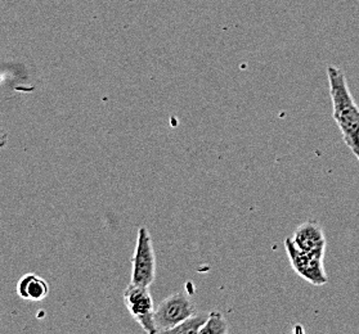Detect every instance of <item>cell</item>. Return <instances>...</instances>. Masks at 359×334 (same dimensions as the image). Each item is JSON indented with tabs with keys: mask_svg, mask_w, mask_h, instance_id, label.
I'll return each mask as SVG.
<instances>
[{
	"mask_svg": "<svg viewBox=\"0 0 359 334\" xmlns=\"http://www.w3.org/2000/svg\"><path fill=\"white\" fill-rule=\"evenodd\" d=\"M330 95L332 102V116L344 143L349 147L359 162V107L354 101L345 74L336 66L327 67Z\"/></svg>",
	"mask_w": 359,
	"mask_h": 334,
	"instance_id": "6da1fadb",
	"label": "cell"
},
{
	"mask_svg": "<svg viewBox=\"0 0 359 334\" xmlns=\"http://www.w3.org/2000/svg\"><path fill=\"white\" fill-rule=\"evenodd\" d=\"M132 279L130 283L143 287H151L156 278V253L149 230L146 226L138 229L137 244L132 257Z\"/></svg>",
	"mask_w": 359,
	"mask_h": 334,
	"instance_id": "7a4b0ae2",
	"label": "cell"
},
{
	"mask_svg": "<svg viewBox=\"0 0 359 334\" xmlns=\"http://www.w3.org/2000/svg\"><path fill=\"white\" fill-rule=\"evenodd\" d=\"M124 303L132 318L146 333L157 334L155 326L156 305L154 302L149 287L130 283L124 291Z\"/></svg>",
	"mask_w": 359,
	"mask_h": 334,
	"instance_id": "3957f363",
	"label": "cell"
},
{
	"mask_svg": "<svg viewBox=\"0 0 359 334\" xmlns=\"http://www.w3.org/2000/svg\"><path fill=\"white\" fill-rule=\"evenodd\" d=\"M196 312L195 305L189 295L178 292L166 297L158 303L155 310V326L157 333H169L174 326Z\"/></svg>",
	"mask_w": 359,
	"mask_h": 334,
	"instance_id": "277c9868",
	"label": "cell"
},
{
	"mask_svg": "<svg viewBox=\"0 0 359 334\" xmlns=\"http://www.w3.org/2000/svg\"><path fill=\"white\" fill-rule=\"evenodd\" d=\"M285 249L289 256L290 264L299 277L313 286H325L328 277L323 266V257L314 256L297 249L291 237L285 239Z\"/></svg>",
	"mask_w": 359,
	"mask_h": 334,
	"instance_id": "5b68a950",
	"label": "cell"
},
{
	"mask_svg": "<svg viewBox=\"0 0 359 334\" xmlns=\"http://www.w3.org/2000/svg\"><path fill=\"white\" fill-rule=\"evenodd\" d=\"M297 249L314 256L325 257L326 251V235L318 223L306 221L299 225L291 237Z\"/></svg>",
	"mask_w": 359,
	"mask_h": 334,
	"instance_id": "8992f818",
	"label": "cell"
},
{
	"mask_svg": "<svg viewBox=\"0 0 359 334\" xmlns=\"http://www.w3.org/2000/svg\"><path fill=\"white\" fill-rule=\"evenodd\" d=\"M49 291L47 280L32 272L24 275L17 283V295L26 301H43L47 298Z\"/></svg>",
	"mask_w": 359,
	"mask_h": 334,
	"instance_id": "52a82bcc",
	"label": "cell"
},
{
	"mask_svg": "<svg viewBox=\"0 0 359 334\" xmlns=\"http://www.w3.org/2000/svg\"><path fill=\"white\" fill-rule=\"evenodd\" d=\"M210 312H194L191 316L183 320L180 324L174 326L169 333L172 334H200L201 328L205 326Z\"/></svg>",
	"mask_w": 359,
	"mask_h": 334,
	"instance_id": "ba28073f",
	"label": "cell"
},
{
	"mask_svg": "<svg viewBox=\"0 0 359 334\" xmlns=\"http://www.w3.org/2000/svg\"><path fill=\"white\" fill-rule=\"evenodd\" d=\"M228 333V323L222 312L212 311L209 314L205 326L201 328L200 334H226Z\"/></svg>",
	"mask_w": 359,
	"mask_h": 334,
	"instance_id": "9c48e42d",
	"label": "cell"
},
{
	"mask_svg": "<svg viewBox=\"0 0 359 334\" xmlns=\"http://www.w3.org/2000/svg\"><path fill=\"white\" fill-rule=\"evenodd\" d=\"M8 132H6V130H3V129L0 127V151L8 146Z\"/></svg>",
	"mask_w": 359,
	"mask_h": 334,
	"instance_id": "30bf717a",
	"label": "cell"
}]
</instances>
